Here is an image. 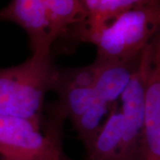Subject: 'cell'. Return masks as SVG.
<instances>
[{"label":"cell","mask_w":160,"mask_h":160,"mask_svg":"<svg viewBox=\"0 0 160 160\" xmlns=\"http://www.w3.org/2000/svg\"><path fill=\"white\" fill-rule=\"evenodd\" d=\"M160 30V0H151L120 15L114 22L86 38L96 47V61L132 63Z\"/></svg>","instance_id":"2"},{"label":"cell","mask_w":160,"mask_h":160,"mask_svg":"<svg viewBox=\"0 0 160 160\" xmlns=\"http://www.w3.org/2000/svg\"><path fill=\"white\" fill-rule=\"evenodd\" d=\"M138 60L132 63H102H102V69L94 86L96 98L111 106L118 103V99L125 91L133 74Z\"/></svg>","instance_id":"9"},{"label":"cell","mask_w":160,"mask_h":160,"mask_svg":"<svg viewBox=\"0 0 160 160\" xmlns=\"http://www.w3.org/2000/svg\"><path fill=\"white\" fill-rule=\"evenodd\" d=\"M0 20L15 23L27 32L32 53L51 54L53 42L44 0H11L0 10Z\"/></svg>","instance_id":"6"},{"label":"cell","mask_w":160,"mask_h":160,"mask_svg":"<svg viewBox=\"0 0 160 160\" xmlns=\"http://www.w3.org/2000/svg\"><path fill=\"white\" fill-rule=\"evenodd\" d=\"M149 66L148 46L141 53L137 66L120 96L123 117L118 160H143L145 131V89Z\"/></svg>","instance_id":"4"},{"label":"cell","mask_w":160,"mask_h":160,"mask_svg":"<svg viewBox=\"0 0 160 160\" xmlns=\"http://www.w3.org/2000/svg\"><path fill=\"white\" fill-rule=\"evenodd\" d=\"M148 49L143 160H160V30Z\"/></svg>","instance_id":"5"},{"label":"cell","mask_w":160,"mask_h":160,"mask_svg":"<svg viewBox=\"0 0 160 160\" xmlns=\"http://www.w3.org/2000/svg\"><path fill=\"white\" fill-rule=\"evenodd\" d=\"M53 44L82 20L79 0H44Z\"/></svg>","instance_id":"10"},{"label":"cell","mask_w":160,"mask_h":160,"mask_svg":"<svg viewBox=\"0 0 160 160\" xmlns=\"http://www.w3.org/2000/svg\"><path fill=\"white\" fill-rule=\"evenodd\" d=\"M65 119L55 105L43 134L28 120L0 114V160H66L61 142Z\"/></svg>","instance_id":"3"},{"label":"cell","mask_w":160,"mask_h":160,"mask_svg":"<svg viewBox=\"0 0 160 160\" xmlns=\"http://www.w3.org/2000/svg\"><path fill=\"white\" fill-rule=\"evenodd\" d=\"M57 70L52 53H32L21 64L0 69V114L28 120L40 129L45 96L52 91Z\"/></svg>","instance_id":"1"},{"label":"cell","mask_w":160,"mask_h":160,"mask_svg":"<svg viewBox=\"0 0 160 160\" xmlns=\"http://www.w3.org/2000/svg\"><path fill=\"white\" fill-rule=\"evenodd\" d=\"M111 108L112 106L109 103L96 98L86 112L73 123L75 130L86 149L91 146L97 136L106 120L104 118L109 115Z\"/></svg>","instance_id":"11"},{"label":"cell","mask_w":160,"mask_h":160,"mask_svg":"<svg viewBox=\"0 0 160 160\" xmlns=\"http://www.w3.org/2000/svg\"><path fill=\"white\" fill-rule=\"evenodd\" d=\"M151 0H79L82 20L63 38L85 43L86 38L109 25L126 12Z\"/></svg>","instance_id":"7"},{"label":"cell","mask_w":160,"mask_h":160,"mask_svg":"<svg viewBox=\"0 0 160 160\" xmlns=\"http://www.w3.org/2000/svg\"><path fill=\"white\" fill-rule=\"evenodd\" d=\"M123 117L114 104L92 145L86 149L85 160H118Z\"/></svg>","instance_id":"8"}]
</instances>
